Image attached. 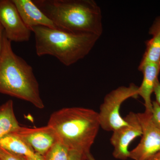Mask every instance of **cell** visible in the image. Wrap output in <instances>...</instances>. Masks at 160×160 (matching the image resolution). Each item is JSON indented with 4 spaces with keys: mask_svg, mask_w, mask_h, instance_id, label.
I'll return each instance as SVG.
<instances>
[{
    "mask_svg": "<svg viewBox=\"0 0 160 160\" xmlns=\"http://www.w3.org/2000/svg\"><path fill=\"white\" fill-rule=\"evenodd\" d=\"M138 70L143 74L142 82L138 88V95L142 98L144 101L146 110L148 112L152 111V102L151 95L155 83L160 72V62L158 63L149 62L139 65Z\"/></svg>",
    "mask_w": 160,
    "mask_h": 160,
    "instance_id": "11",
    "label": "cell"
},
{
    "mask_svg": "<svg viewBox=\"0 0 160 160\" xmlns=\"http://www.w3.org/2000/svg\"><path fill=\"white\" fill-rule=\"evenodd\" d=\"M20 126L15 115L13 101L8 100L0 106V140Z\"/></svg>",
    "mask_w": 160,
    "mask_h": 160,
    "instance_id": "14",
    "label": "cell"
},
{
    "mask_svg": "<svg viewBox=\"0 0 160 160\" xmlns=\"http://www.w3.org/2000/svg\"><path fill=\"white\" fill-rule=\"evenodd\" d=\"M0 146L13 153L34 160H44L42 157L37 154L28 143L12 132L0 140Z\"/></svg>",
    "mask_w": 160,
    "mask_h": 160,
    "instance_id": "13",
    "label": "cell"
},
{
    "mask_svg": "<svg viewBox=\"0 0 160 160\" xmlns=\"http://www.w3.org/2000/svg\"><path fill=\"white\" fill-rule=\"evenodd\" d=\"M47 125L54 130L59 142L87 155L90 152L100 127L98 113L82 107H67L52 113Z\"/></svg>",
    "mask_w": 160,
    "mask_h": 160,
    "instance_id": "2",
    "label": "cell"
},
{
    "mask_svg": "<svg viewBox=\"0 0 160 160\" xmlns=\"http://www.w3.org/2000/svg\"><path fill=\"white\" fill-rule=\"evenodd\" d=\"M12 132L22 138L42 157L58 141L54 130L48 125L35 128L20 126Z\"/></svg>",
    "mask_w": 160,
    "mask_h": 160,
    "instance_id": "9",
    "label": "cell"
},
{
    "mask_svg": "<svg viewBox=\"0 0 160 160\" xmlns=\"http://www.w3.org/2000/svg\"><path fill=\"white\" fill-rule=\"evenodd\" d=\"M138 88L135 84L131 83L128 86H120L106 95L98 112L102 129L113 132L127 125V122L120 114V108L126 100L138 98Z\"/></svg>",
    "mask_w": 160,
    "mask_h": 160,
    "instance_id": "5",
    "label": "cell"
},
{
    "mask_svg": "<svg viewBox=\"0 0 160 160\" xmlns=\"http://www.w3.org/2000/svg\"><path fill=\"white\" fill-rule=\"evenodd\" d=\"M24 24L29 29L37 26L58 29L32 0H12Z\"/></svg>",
    "mask_w": 160,
    "mask_h": 160,
    "instance_id": "10",
    "label": "cell"
},
{
    "mask_svg": "<svg viewBox=\"0 0 160 160\" xmlns=\"http://www.w3.org/2000/svg\"><path fill=\"white\" fill-rule=\"evenodd\" d=\"M58 29L101 37L102 11L94 0H32Z\"/></svg>",
    "mask_w": 160,
    "mask_h": 160,
    "instance_id": "1",
    "label": "cell"
},
{
    "mask_svg": "<svg viewBox=\"0 0 160 160\" xmlns=\"http://www.w3.org/2000/svg\"><path fill=\"white\" fill-rule=\"evenodd\" d=\"M69 160H87V155L76 150H70Z\"/></svg>",
    "mask_w": 160,
    "mask_h": 160,
    "instance_id": "18",
    "label": "cell"
},
{
    "mask_svg": "<svg viewBox=\"0 0 160 160\" xmlns=\"http://www.w3.org/2000/svg\"><path fill=\"white\" fill-rule=\"evenodd\" d=\"M147 160H160V151L153 155Z\"/></svg>",
    "mask_w": 160,
    "mask_h": 160,
    "instance_id": "21",
    "label": "cell"
},
{
    "mask_svg": "<svg viewBox=\"0 0 160 160\" xmlns=\"http://www.w3.org/2000/svg\"><path fill=\"white\" fill-rule=\"evenodd\" d=\"M38 56L50 55L65 66L73 65L86 57L99 37L87 33H75L44 26L32 28Z\"/></svg>",
    "mask_w": 160,
    "mask_h": 160,
    "instance_id": "4",
    "label": "cell"
},
{
    "mask_svg": "<svg viewBox=\"0 0 160 160\" xmlns=\"http://www.w3.org/2000/svg\"><path fill=\"white\" fill-rule=\"evenodd\" d=\"M142 129L140 143L130 151L129 158L133 160H147L160 151V130L151 119V112L137 113Z\"/></svg>",
    "mask_w": 160,
    "mask_h": 160,
    "instance_id": "6",
    "label": "cell"
},
{
    "mask_svg": "<svg viewBox=\"0 0 160 160\" xmlns=\"http://www.w3.org/2000/svg\"><path fill=\"white\" fill-rule=\"evenodd\" d=\"M153 92L156 97V102L160 106V82L158 79L155 85Z\"/></svg>",
    "mask_w": 160,
    "mask_h": 160,
    "instance_id": "19",
    "label": "cell"
},
{
    "mask_svg": "<svg viewBox=\"0 0 160 160\" xmlns=\"http://www.w3.org/2000/svg\"><path fill=\"white\" fill-rule=\"evenodd\" d=\"M0 93L29 102L38 109L45 107L32 67L15 53L5 33L0 56Z\"/></svg>",
    "mask_w": 160,
    "mask_h": 160,
    "instance_id": "3",
    "label": "cell"
},
{
    "mask_svg": "<svg viewBox=\"0 0 160 160\" xmlns=\"http://www.w3.org/2000/svg\"><path fill=\"white\" fill-rule=\"evenodd\" d=\"M27 159H28V160H34L30 158H27Z\"/></svg>",
    "mask_w": 160,
    "mask_h": 160,
    "instance_id": "23",
    "label": "cell"
},
{
    "mask_svg": "<svg viewBox=\"0 0 160 160\" xmlns=\"http://www.w3.org/2000/svg\"><path fill=\"white\" fill-rule=\"evenodd\" d=\"M70 150L58 141L43 157L44 160H69Z\"/></svg>",
    "mask_w": 160,
    "mask_h": 160,
    "instance_id": "15",
    "label": "cell"
},
{
    "mask_svg": "<svg viewBox=\"0 0 160 160\" xmlns=\"http://www.w3.org/2000/svg\"><path fill=\"white\" fill-rule=\"evenodd\" d=\"M151 119L156 127L160 130V106L156 101L152 102Z\"/></svg>",
    "mask_w": 160,
    "mask_h": 160,
    "instance_id": "17",
    "label": "cell"
},
{
    "mask_svg": "<svg viewBox=\"0 0 160 160\" xmlns=\"http://www.w3.org/2000/svg\"><path fill=\"white\" fill-rule=\"evenodd\" d=\"M125 119L128 123L127 125L112 132L110 140L113 148V157L121 160L129 158V145L136 138L142 136V133L137 113L131 112Z\"/></svg>",
    "mask_w": 160,
    "mask_h": 160,
    "instance_id": "8",
    "label": "cell"
},
{
    "mask_svg": "<svg viewBox=\"0 0 160 160\" xmlns=\"http://www.w3.org/2000/svg\"><path fill=\"white\" fill-rule=\"evenodd\" d=\"M149 33L152 37L146 42V50L139 65L160 62V16L154 20Z\"/></svg>",
    "mask_w": 160,
    "mask_h": 160,
    "instance_id": "12",
    "label": "cell"
},
{
    "mask_svg": "<svg viewBox=\"0 0 160 160\" xmlns=\"http://www.w3.org/2000/svg\"><path fill=\"white\" fill-rule=\"evenodd\" d=\"M0 23L10 42H22L30 39L31 30L24 24L12 0H0Z\"/></svg>",
    "mask_w": 160,
    "mask_h": 160,
    "instance_id": "7",
    "label": "cell"
},
{
    "mask_svg": "<svg viewBox=\"0 0 160 160\" xmlns=\"http://www.w3.org/2000/svg\"><path fill=\"white\" fill-rule=\"evenodd\" d=\"M4 29L0 23V56L2 49L3 37H4Z\"/></svg>",
    "mask_w": 160,
    "mask_h": 160,
    "instance_id": "20",
    "label": "cell"
},
{
    "mask_svg": "<svg viewBox=\"0 0 160 160\" xmlns=\"http://www.w3.org/2000/svg\"><path fill=\"white\" fill-rule=\"evenodd\" d=\"M87 160H96L90 152L87 154Z\"/></svg>",
    "mask_w": 160,
    "mask_h": 160,
    "instance_id": "22",
    "label": "cell"
},
{
    "mask_svg": "<svg viewBox=\"0 0 160 160\" xmlns=\"http://www.w3.org/2000/svg\"><path fill=\"white\" fill-rule=\"evenodd\" d=\"M0 160H28L24 156L8 151L0 146Z\"/></svg>",
    "mask_w": 160,
    "mask_h": 160,
    "instance_id": "16",
    "label": "cell"
}]
</instances>
